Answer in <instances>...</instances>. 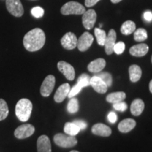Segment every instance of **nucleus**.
<instances>
[{
    "mask_svg": "<svg viewBox=\"0 0 152 152\" xmlns=\"http://www.w3.org/2000/svg\"><path fill=\"white\" fill-rule=\"evenodd\" d=\"M46 36L40 28H34L26 34L23 37V45L26 50L36 52L44 47Z\"/></svg>",
    "mask_w": 152,
    "mask_h": 152,
    "instance_id": "obj_1",
    "label": "nucleus"
},
{
    "mask_svg": "<svg viewBox=\"0 0 152 152\" xmlns=\"http://www.w3.org/2000/svg\"><path fill=\"white\" fill-rule=\"evenodd\" d=\"M33 110V104L28 99H21L16 105V115L18 120L22 122H26L31 115Z\"/></svg>",
    "mask_w": 152,
    "mask_h": 152,
    "instance_id": "obj_2",
    "label": "nucleus"
},
{
    "mask_svg": "<svg viewBox=\"0 0 152 152\" xmlns=\"http://www.w3.org/2000/svg\"><path fill=\"white\" fill-rule=\"evenodd\" d=\"M54 142L57 146L62 148L73 147L77 143V140L75 136L63 134V133H58L55 134L54 137Z\"/></svg>",
    "mask_w": 152,
    "mask_h": 152,
    "instance_id": "obj_3",
    "label": "nucleus"
},
{
    "mask_svg": "<svg viewBox=\"0 0 152 152\" xmlns=\"http://www.w3.org/2000/svg\"><path fill=\"white\" fill-rule=\"evenodd\" d=\"M85 12V8L84 6L76 1H68L62 6L61 9V13L63 15H80Z\"/></svg>",
    "mask_w": 152,
    "mask_h": 152,
    "instance_id": "obj_4",
    "label": "nucleus"
},
{
    "mask_svg": "<svg viewBox=\"0 0 152 152\" xmlns=\"http://www.w3.org/2000/svg\"><path fill=\"white\" fill-rule=\"evenodd\" d=\"M6 7L9 12L15 17H21L24 14L20 0H6Z\"/></svg>",
    "mask_w": 152,
    "mask_h": 152,
    "instance_id": "obj_5",
    "label": "nucleus"
},
{
    "mask_svg": "<svg viewBox=\"0 0 152 152\" xmlns=\"http://www.w3.org/2000/svg\"><path fill=\"white\" fill-rule=\"evenodd\" d=\"M56 83L55 77L52 75H49L44 80L42 84L40 87V93L42 96L47 97L52 94L53 90H54Z\"/></svg>",
    "mask_w": 152,
    "mask_h": 152,
    "instance_id": "obj_6",
    "label": "nucleus"
},
{
    "mask_svg": "<svg viewBox=\"0 0 152 152\" xmlns=\"http://www.w3.org/2000/svg\"><path fill=\"white\" fill-rule=\"evenodd\" d=\"M35 127L31 124H24L18 127L14 131V135L18 139H26L33 135L35 132Z\"/></svg>",
    "mask_w": 152,
    "mask_h": 152,
    "instance_id": "obj_7",
    "label": "nucleus"
},
{
    "mask_svg": "<svg viewBox=\"0 0 152 152\" xmlns=\"http://www.w3.org/2000/svg\"><path fill=\"white\" fill-rule=\"evenodd\" d=\"M57 67L59 71L66 77L68 80H73L75 76L74 68L68 63L61 61L57 64Z\"/></svg>",
    "mask_w": 152,
    "mask_h": 152,
    "instance_id": "obj_8",
    "label": "nucleus"
},
{
    "mask_svg": "<svg viewBox=\"0 0 152 152\" xmlns=\"http://www.w3.org/2000/svg\"><path fill=\"white\" fill-rule=\"evenodd\" d=\"M94 41V37L88 32H85L77 39V47L80 52H85L92 45Z\"/></svg>",
    "mask_w": 152,
    "mask_h": 152,
    "instance_id": "obj_9",
    "label": "nucleus"
},
{
    "mask_svg": "<svg viewBox=\"0 0 152 152\" xmlns=\"http://www.w3.org/2000/svg\"><path fill=\"white\" fill-rule=\"evenodd\" d=\"M61 44L64 49L67 50H72L77 47V37L74 33L69 32L63 36L61 39Z\"/></svg>",
    "mask_w": 152,
    "mask_h": 152,
    "instance_id": "obj_10",
    "label": "nucleus"
},
{
    "mask_svg": "<svg viewBox=\"0 0 152 152\" xmlns=\"http://www.w3.org/2000/svg\"><path fill=\"white\" fill-rule=\"evenodd\" d=\"M83 26L87 30H91L94 27L96 20V11L94 9H89L85 11L83 15Z\"/></svg>",
    "mask_w": 152,
    "mask_h": 152,
    "instance_id": "obj_11",
    "label": "nucleus"
},
{
    "mask_svg": "<svg viewBox=\"0 0 152 152\" xmlns=\"http://www.w3.org/2000/svg\"><path fill=\"white\" fill-rule=\"evenodd\" d=\"M116 40V33L113 29L109 30V34L106 36V39L104 43L105 52L107 55H111L113 52V47Z\"/></svg>",
    "mask_w": 152,
    "mask_h": 152,
    "instance_id": "obj_12",
    "label": "nucleus"
},
{
    "mask_svg": "<svg viewBox=\"0 0 152 152\" xmlns=\"http://www.w3.org/2000/svg\"><path fill=\"white\" fill-rule=\"evenodd\" d=\"M71 90V86L68 83H64L57 89L56 93H55L54 99L56 103H61L67 97Z\"/></svg>",
    "mask_w": 152,
    "mask_h": 152,
    "instance_id": "obj_13",
    "label": "nucleus"
},
{
    "mask_svg": "<svg viewBox=\"0 0 152 152\" xmlns=\"http://www.w3.org/2000/svg\"><path fill=\"white\" fill-rule=\"evenodd\" d=\"M90 85L96 92L99 94H104L107 92L108 86L106 83L97 76L94 75L90 79Z\"/></svg>",
    "mask_w": 152,
    "mask_h": 152,
    "instance_id": "obj_14",
    "label": "nucleus"
},
{
    "mask_svg": "<svg viewBox=\"0 0 152 152\" xmlns=\"http://www.w3.org/2000/svg\"><path fill=\"white\" fill-rule=\"evenodd\" d=\"M37 152H52V145L47 135H41L37 142Z\"/></svg>",
    "mask_w": 152,
    "mask_h": 152,
    "instance_id": "obj_15",
    "label": "nucleus"
},
{
    "mask_svg": "<svg viewBox=\"0 0 152 152\" xmlns=\"http://www.w3.org/2000/svg\"><path fill=\"white\" fill-rule=\"evenodd\" d=\"M92 132L98 136L109 137L111 134V129L103 123H97L93 125Z\"/></svg>",
    "mask_w": 152,
    "mask_h": 152,
    "instance_id": "obj_16",
    "label": "nucleus"
},
{
    "mask_svg": "<svg viewBox=\"0 0 152 152\" xmlns=\"http://www.w3.org/2000/svg\"><path fill=\"white\" fill-rule=\"evenodd\" d=\"M149 52V47L147 44H139L132 46L130 49V54L133 56L142 57L145 56Z\"/></svg>",
    "mask_w": 152,
    "mask_h": 152,
    "instance_id": "obj_17",
    "label": "nucleus"
},
{
    "mask_svg": "<svg viewBox=\"0 0 152 152\" xmlns=\"http://www.w3.org/2000/svg\"><path fill=\"white\" fill-rule=\"evenodd\" d=\"M106 66V61L104 58H97L92 61L87 66L88 71L93 73H99L105 68Z\"/></svg>",
    "mask_w": 152,
    "mask_h": 152,
    "instance_id": "obj_18",
    "label": "nucleus"
},
{
    "mask_svg": "<svg viewBox=\"0 0 152 152\" xmlns=\"http://www.w3.org/2000/svg\"><path fill=\"white\" fill-rule=\"evenodd\" d=\"M136 126V121L132 118H126L123 120L118 125V130L123 133L130 132Z\"/></svg>",
    "mask_w": 152,
    "mask_h": 152,
    "instance_id": "obj_19",
    "label": "nucleus"
},
{
    "mask_svg": "<svg viewBox=\"0 0 152 152\" xmlns=\"http://www.w3.org/2000/svg\"><path fill=\"white\" fill-rule=\"evenodd\" d=\"M144 103L140 99H136L131 104L130 111L131 113L134 116H138L144 111Z\"/></svg>",
    "mask_w": 152,
    "mask_h": 152,
    "instance_id": "obj_20",
    "label": "nucleus"
},
{
    "mask_svg": "<svg viewBox=\"0 0 152 152\" xmlns=\"http://www.w3.org/2000/svg\"><path fill=\"white\" fill-rule=\"evenodd\" d=\"M142 69L137 65H132L129 68V75L130 79L132 83H136L140 80L142 77Z\"/></svg>",
    "mask_w": 152,
    "mask_h": 152,
    "instance_id": "obj_21",
    "label": "nucleus"
},
{
    "mask_svg": "<svg viewBox=\"0 0 152 152\" xmlns=\"http://www.w3.org/2000/svg\"><path fill=\"white\" fill-rule=\"evenodd\" d=\"M126 98V94L124 92H116L111 93L106 96V101L109 103L115 104L123 102Z\"/></svg>",
    "mask_w": 152,
    "mask_h": 152,
    "instance_id": "obj_22",
    "label": "nucleus"
},
{
    "mask_svg": "<svg viewBox=\"0 0 152 152\" xmlns=\"http://www.w3.org/2000/svg\"><path fill=\"white\" fill-rule=\"evenodd\" d=\"M136 30L135 23L132 20H127L124 22L121 26V32L125 35H129L134 33Z\"/></svg>",
    "mask_w": 152,
    "mask_h": 152,
    "instance_id": "obj_23",
    "label": "nucleus"
},
{
    "mask_svg": "<svg viewBox=\"0 0 152 152\" xmlns=\"http://www.w3.org/2000/svg\"><path fill=\"white\" fill-rule=\"evenodd\" d=\"M64 130L66 134L71 136H75L80 131V128L73 122L66 123Z\"/></svg>",
    "mask_w": 152,
    "mask_h": 152,
    "instance_id": "obj_24",
    "label": "nucleus"
},
{
    "mask_svg": "<svg viewBox=\"0 0 152 152\" xmlns=\"http://www.w3.org/2000/svg\"><path fill=\"white\" fill-rule=\"evenodd\" d=\"M94 34L95 36H96L97 43L100 46H104L106 39V36H107L106 32L103 30L100 29L99 28H96L94 29Z\"/></svg>",
    "mask_w": 152,
    "mask_h": 152,
    "instance_id": "obj_25",
    "label": "nucleus"
},
{
    "mask_svg": "<svg viewBox=\"0 0 152 152\" xmlns=\"http://www.w3.org/2000/svg\"><path fill=\"white\" fill-rule=\"evenodd\" d=\"M147 30L144 28H138L134 32V39L137 42H142L147 39Z\"/></svg>",
    "mask_w": 152,
    "mask_h": 152,
    "instance_id": "obj_26",
    "label": "nucleus"
},
{
    "mask_svg": "<svg viewBox=\"0 0 152 152\" xmlns=\"http://www.w3.org/2000/svg\"><path fill=\"white\" fill-rule=\"evenodd\" d=\"M9 108L7 102L2 99H0V121L6 119L9 115Z\"/></svg>",
    "mask_w": 152,
    "mask_h": 152,
    "instance_id": "obj_27",
    "label": "nucleus"
},
{
    "mask_svg": "<svg viewBox=\"0 0 152 152\" xmlns=\"http://www.w3.org/2000/svg\"><path fill=\"white\" fill-rule=\"evenodd\" d=\"M67 110L70 113H75L79 110L78 100L75 97H72L70 99L67 106Z\"/></svg>",
    "mask_w": 152,
    "mask_h": 152,
    "instance_id": "obj_28",
    "label": "nucleus"
},
{
    "mask_svg": "<svg viewBox=\"0 0 152 152\" xmlns=\"http://www.w3.org/2000/svg\"><path fill=\"white\" fill-rule=\"evenodd\" d=\"M95 75L99 77L101 80H102L106 83L108 87L111 86L113 79H112V76L109 73H108V72H99V73H96Z\"/></svg>",
    "mask_w": 152,
    "mask_h": 152,
    "instance_id": "obj_29",
    "label": "nucleus"
},
{
    "mask_svg": "<svg viewBox=\"0 0 152 152\" xmlns=\"http://www.w3.org/2000/svg\"><path fill=\"white\" fill-rule=\"evenodd\" d=\"M91 77L87 74H82L77 78V84L80 86L82 88L85 87H88L90 85Z\"/></svg>",
    "mask_w": 152,
    "mask_h": 152,
    "instance_id": "obj_30",
    "label": "nucleus"
},
{
    "mask_svg": "<svg viewBox=\"0 0 152 152\" xmlns=\"http://www.w3.org/2000/svg\"><path fill=\"white\" fill-rule=\"evenodd\" d=\"M125 49V45L123 42H119L115 43L113 47V52L118 55L123 54Z\"/></svg>",
    "mask_w": 152,
    "mask_h": 152,
    "instance_id": "obj_31",
    "label": "nucleus"
},
{
    "mask_svg": "<svg viewBox=\"0 0 152 152\" xmlns=\"http://www.w3.org/2000/svg\"><path fill=\"white\" fill-rule=\"evenodd\" d=\"M31 14L35 18H41L45 14V11L40 7H35L31 9Z\"/></svg>",
    "mask_w": 152,
    "mask_h": 152,
    "instance_id": "obj_32",
    "label": "nucleus"
},
{
    "mask_svg": "<svg viewBox=\"0 0 152 152\" xmlns=\"http://www.w3.org/2000/svg\"><path fill=\"white\" fill-rule=\"evenodd\" d=\"M82 89L83 88H82L80 86H79L78 85L76 84L75 86H73L72 88H71V90H70L69 94H68V98L75 97L76 95L78 94V93L82 90Z\"/></svg>",
    "mask_w": 152,
    "mask_h": 152,
    "instance_id": "obj_33",
    "label": "nucleus"
},
{
    "mask_svg": "<svg viewBox=\"0 0 152 152\" xmlns=\"http://www.w3.org/2000/svg\"><path fill=\"white\" fill-rule=\"evenodd\" d=\"M113 108L117 111L123 112L126 111L128 106H127V104L123 101V102H118V103L113 104Z\"/></svg>",
    "mask_w": 152,
    "mask_h": 152,
    "instance_id": "obj_34",
    "label": "nucleus"
},
{
    "mask_svg": "<svg viewBox=\"0 0 152 152\" xmlns=\"http://www.w3.org/2000/svg\"><path fill=\"white\" fill-rule=\"evenodd\" d=\"M73 123H75V124L77 125V127H78L80 130H84V129L86 128L87 126V123L85 122V121H81V120H76V121H73Z\"/></svg>",
    "mask_w": 152,
    "mask_h": 152,
    "instance_id": "obj_35",
    "label": "nucleus"
},
{
    "mask_svg": "<svg viewBox=\"0 0 152 152\" xmlns=\"http://www.w3.org/2000/svg\"><path fill=\"white\" fill-rule=\"evenodd\" d=\"M108 119L109 121L111 123H115L117 121V115L114 112H110L108 115Z\"/></svg>",
    "mask_w": 152,
    "mask_h": 152,
    "instance_id": "obj_36",
    "label": "nucleus"
},
{
    "mask_svg": "<svg viewBox=\"0 0 152 152\" xmlns=\"http://www.w3.org/2000/svg\"><path fill=\"white\" fill-rule=\"evenodd\" d=\"M143 17L144 20L148 22H151L152 20V12L150 11H147L144 13Z\"/></svg>",
    "mask_w": 152,
    "mask_h": 152,
    "instance_id": "obj_37",
    "label": "nucleus"
},
{
    "mask_svg": "<svg viewBox=\"0 0 152 152\" xmlns=\"http://www.w3.org/2000/svg\"><path fill=\"white\" fill-rule=\"evenodd\" d=\"M100 0H85V4L87 7H93V6H94Z\"/></svg>",
    "mask_w": 152,
    "mask_h": 152,
    "instance_id": "obj_38",
    "label": "nucleus"
},
{
    "mask_svg": "<svg viewBox=\"0 0 152 152\" xmlns=\"http://www.w3.org/2000/svg\"><path fill=\"white\" fill-rule=\"evenodd\" d=\"M149 90H150V92L152 93V80L150 81V83H149Z\"/></svg>",
    "mask_w": 152,
    "mask_h": 152,
    "instance_id": "obj_39",
    "label": "nucleus"
},
{
    "mask_svg": "<svg viewBox=\"0 0 152 152\" xmlns=\"http://www.w3.org/2000/svg\"><path fill=\"white\" fill-rule=\"evenodd\" d=\"M112 3H114V4H116V3H118L120 1H121L122 0H111Z\"/></svg>",
    "mask_w": 152,
    "mask_h": 152,
    "instance_id": "obj_40",
    "label": "nucleus"
},
{
    "mask_svg": "<svg viewBox=\"0 0 152 152\" xmlns=\"http://www.w3.org/2000/svg\"><path fill=\"white\" fill-rule=\"evenodd\" d=\"M70 152H79V151H75V150H73V151H70Z\"/></svg>",
    "mask_w": 152,
    "mask_h": 152,
    "instance_id": "obj_41",
    "label": "nucleus"
},
{
    "mask_svg": "<svg viewBox=\"0 0 152 152\" xmlns=\"http://www.w3.org/2000/svg\"><path fill=\"white\" fill-rule=\"evenodd\" d=\"M151 63H152V56H151Z\"/></svg>",
    "mask_w": 152,
    "mask_h": 152,
    "instance_id": "obj_42",
    "label": "nucleus"
}]
</instances>
